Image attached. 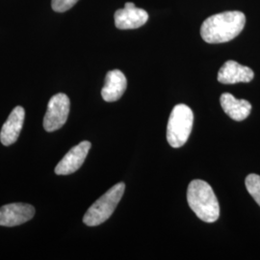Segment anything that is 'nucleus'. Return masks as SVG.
Here are the masks:
<instances>
[{"instance_id":"obj_14","label":"nucleus","mask_w":260,"mask_h":260,"mask_svg":"<svg viewBox=\"0 0 260 260\" xmlns=\"http://www.w3.org/2000/svg\"><path fill=\"white\" fill-rule=\"evenodd\" d=\"M79 0H52L51 7L53 11L58 13H64L68 10L72 9Z\"/></svg>"},{"instance_id":"obj_5","label":"nucleus","mask_w":260,"mask_h":260,"mask_svg":"<svg viewBox=\"0 0 260 260\" xmlns=\"http://www.w3.org/2000/svg\"><path fill=\"white\" fill-rule=\"evenodd\" d=\"M70 99L65 93H57L49 100L44 118V128L46 131L53 132L65 124L70 114Z\"/></svg>"},{"instance_id":"obj_1","label":"nucleus","mask_w":260,"mask_h":260,"mask_svg":"<svg viewBox=\"0 0 260 260\" xmlns=\"http://www.w3.org/2000/svg\"><path fill=\"white\" fill-rule=\"evenodd\" d=\"M246 24V17L240 11H228L205 19L201 36L208 44L226 43L237 37Z\"/></svg>"},{"instance_id":"obj_2","label":"nucleus","mask_w":260,"mask_h":260,"mask_svg":"<svg viewBox=\"0 0 260 260\" xmlns=\"http://www.w3.org/2000/svg\"><path fill=\"white\" fill-rule=\"evenodd\" d=\"M190 208L199 219L205 223H214L219 219L220 206L212 187L201 179L190 182L187 190Z\"/></svg>"},{"instance_id":"obj_4","label":"nucleus","mask_w":260,"mask_h":260,"mask_svg":"<svg viewBox=\"0 0 260 260\" xmlns=\"http://www.w3.org/2000/svg\"><path fill=\"white\" fill-rule=\"evenodd\" d=\"M124 189L123 182L113 186L88 209L84 215L83 223L88 226H96L107 221L119 205Z\"/></svg>"},{"instance_id":"obj_8","label":"nucleus","mask_w":260,"mask_h":260,"mask_svg":"<svg viewBox=\"0 0 260 260\" xmlns=\"http://www.w3.org/2000/svg\"><path fill=\"white\" fill-rule=\"evenodd\" d=\"M91 143L83 141L71 149L55 168L56 175L67 176L76 172L83 165L84 161L91 149Z\"/></svg>"},{"instance_id":"obj_7","label":"nucleus","mask_w":260,"mask_h":260,"mask_svg":"<svg viewBox=\"0 0 260 260\" xmlns=\"http://www.w3.org/2000/svg\"><path fill=\"white\" fill-rule=\"evenodd\" d=\"M35 215V207L27 204H10L0 207V225L16 226L30 221Z\"/></svg>"},{"instance_id":"obj_10","label":"nucleus","mask_w":260,"mask_h":260,"mask_svg":"<svg viewBox=\"0 0 260 260\" xmlns=\"http://www.w3.org/2000/svg\"><path fill=\"white\" fill-rule=\"evenodd\" d=\"M25 112L21 106H17L11 112L9 118L3 124L0 132V141L4 146H10L17 142L22 129Z\"/></svg>"},{"instance_id":"obj_6","label":"nucleus","mask_w":260,"mask_h":260,"mask_svg":"<svg viewBox=\"0 0 260 260\" xmlns=\"http://www.w3.org/2000/svg\"><path fill=\"white\" fill-rule=\"evenodd\" d=\"M115 25L121 30L137 29L143 26L149 19L147 11L137 8L134 3L127 2L124 8L116 11L114 15Z\"/></svg>"},{"instance_id":"obj_12","label":"nucleus","mask_w":260,"mask_h":260,"mask_svg":"<svg viewBox=\"0 0 260 260\" xmlns=\"http://www.w3.org/2000/svg\"><path fill=\"white\" fill-rule=\"evenodd\" d=\"M220 103L224 113L234 121H244L251 113V103L246 100H237L232 93H223Z\"/></svg>"},{"instance_id":"obj_13","label":"nucleus","mask_w":260,"mask_h":260,"mask_svg":"<svg viewBox=\"0 0 260 260\" xmlns=\"http://www.w3.org/2000/svg\"><path fill=\"white\" fill-rule=\"evenodd\" d=\"M246 187L253 200L260 206V176L251 174L246 178Z\"/></svg>"},{"instance_id":"obj_11","label":"nucleus","mask_w":260,"mask_h":260,"mask_svg":"<svg viewBox=\"0 0 260 260\" xmlns=\"http://www.w3.org/2000/svg\"><path fill=\"white\" fill-rule=\"evenodd\" d=\"M126 86V77L120 70H113L108 72L105 77V83L102 90L103 100L107 103H114L119 101L125 92Z\"/></svg>"},{"instance_id":"obj_3","label":"nucleus","mask_w":260,"mask_h":260,"mask_svg":"<svg viewBox=\"0 0 260 260\" xmlns=\"http://www.w3.org/2000/svg\"><path fill=\"white\" fill-rule=\"evenodd\" d=\"M194 114L186 104H177L170 115L168 121V143L173 148L182 147L189 138L193 128Z\"/></svg>"},{"instance_id":"obj_9","label":"nucleus","mask_w":260,"mask_h":260,"mask_svg":"<svg viewBox=\"0 0 260 260\" xmlns=\"http://www.w3.org/2000/svg\"><path fill=\"white\" fill-rule=\"evenodd\" d=\"M254 77L251 68L233 61H226L219 71L218 81L223 84L248 83Z\"/></svg>"}]
</instances>
